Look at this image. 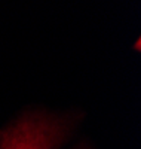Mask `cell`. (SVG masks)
<instances>
[{
  "label": "cell",
  "instance_id": "cell-2",
  "mask_svg": "<svg viewBox=\"0 0 141 149\" xmlns=\"http://www.w3.org/2000/svg\"><path fill=\"white\" fill-rule=\"evenodd\" d=\"M73 149H91V148H89V146H86V145H79V146L73 148Z\"/></svg>",
  "mask_w": 141,
  "mask_h": 149
},
{
  "label": "cell",
  "instance_id": "cell-1",
  "mask_svg": "<svg viewBox=\"0 0 141 149\" xmlns=\"http://www.w3.org/2000/svg\"><path fill=\"white\" fill-rule=\"evenodd\" d=\"M73 119L46 110H28L0 128V149H59Z\"/></svg>",
  "mask_w": 141,
  "mask_h": 149
}]
</instances>
